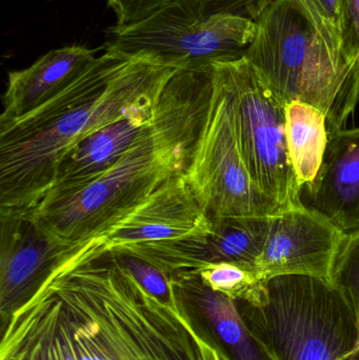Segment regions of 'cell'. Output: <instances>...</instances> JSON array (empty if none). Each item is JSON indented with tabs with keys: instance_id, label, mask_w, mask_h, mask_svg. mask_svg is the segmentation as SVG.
<instances>
[{
	"instance_id": "obj_1",
	"label": "cell",
	"mask_w": 359,
	"mask_h": 360,
	"mask_svg": "<svg viewBox=\"0 0 359 360\" xmlns=\"http://www.w3.org/2000/svg\"><path fill=\"white\" fill-rule=\"evenodd\" d=\"M0 360H221L109 254L55 271L1 326Z\"/></svg>"
},
{
	"instance_id": "obj_2",
	"label": "cell",
	"mask_w": 359,
	"mask_h": 360,
	"mask_svg": "<svg viewBox=\"0 0 359 360\" xmlns=\"http://www.w3.org/2000/svg\"><path fill=\"white\" fill-rule=\"evenodd\" d=\"M179 69L105 51L58 96L0 124V209H35L70 149L107 124L155 113Z\"/></svg>"
},
{
	"instance_id": "obj_3",
	"label": "cell",
	"mask_w": 359,
	"mask_h": 360,
	"mask_svg": "<svg viewBox=\"0 0 359 360\" xmlns=\"http://www.w3.org/2000/svg\"><path fill=\"white\" fill-rule=\"evenodd\" d=\"M212 79L213 65L179 69L149 126L109 171L75 194L30 210L42 230L67 248V259L168 180L185 174L210 103Z\"/></svg>"
},
{
	"instance_id": "obj_4",
	"label": "cell",
	"mask_w": 359,
	"mask_h": 360,
	"mask_svg": "<svg viewBox=\"0 0 359 360\" xmlns=\"http://www.w3.org/2000/svg\"><path fill=\"white\" fill-rule=\"evenodd\" d=\"M247 58L282 105L299 101L322 112L329 134L344 129L359 101V61L310 0H273L256 20Z\"/></svg>"
},
{
	"instance_id": "obj_5",
	"label": "cell",
	"mask_w": 359,
	"mask_h": 360,
	"mask_svg": "<svg viewBox=\"0 0 359 360\" xmlns=\"http://www.w3.org/2000/svg\"><path fill=\"white\" fill-rule=\"evenodd\" d=\"M237 302L249 329L275 360H359L358 316L327 279L272 277L263 304Z\"/></svg>"
},
{
	"instance_id": "obj_6",
	"label": "cell",
	"mask_w": 359,
	"mask_h": 360,
	"mask_svg": "<svg viewBox=\"0 0 359 360\" xmlns=\"http://www.w3.org/2000/svg\"><path fill=\"white\" fill-rule=\"evenodd\" d=\"M255 35L252 19L213 13L200 0H174L137 25L111 27L105 51L174 68L209 67L246 57Z\"/></svg>"
},
{
	"instance_id": "obj_7",
	"label": "cell",
	"mask_w": 359,
	"mask_h": 360,
	"mask_svg": "<svg viewBox=\"0 0 359 360\" xmlns=\"http://www.w3.org/2000/svg\"><path fill=\"white\" fill-rule=\"evenodd\" d=\"M229 91L249 175L280 211L303 205L287 146L284 105L247 57L213 63Z\"/></svg>"
},
{
	"instance_id": "obj_8",
	"label": "cell",
	"mask_w": 359,
	"mask_h": 360,
	"mask_svg": "<svg viewBox=\"0 0 359 360\" xmlns=\"http://www.w3.org/2000/svg\"><path fill=\"white\" fill-rule=\"evenodd\" d=\"M212 80L210 103L185 179L210 219L275 215L280 210L257 190L247 170L229 91L214 65Z\"/></svg>"
},
{
	"instance_id": "obj_9",
	"label": "cell",
	"mask_w": 359,
	"mask_h": 360,
	"mask_svg": "<svg viewBox=\"0 0 359 360\" xmlns=\"http://www.w3.org/2000/svg\"><path fill=\"white\" fill-rule=\"evenodd\" d=\"M272 216L219 217L202 236L139 243L119 250L128 252L171 275L197 272L209 264L229 262L255 271L269 235Z\"/></svg>"
},
{
	"instance_id": "obj_10",
	"label": "cell",
	"mask_w": 359,
	"mask_h": 360,
	"mask_svg": "<svg viewBox=\"0 0 359 360\" xmlns=\"http://www.w3.org/2000/svg\"><path fill=\"white\" fill-rule=\"evenodd\" d=\"M211 229L212 220L198 205L185 174L178 175L101 236L77 250L63 264L128 245L202 236Z\"/></svg>"
},
{
	"instance_id": "obj_11",
	"label": "cell",
	"mask_w": 359,
	"mask_h": 360,
	"mask_svg": "<svg viewBox=\"0 0 359 360\" xmlns=\"http://www.w3.org/2000/svg\"><path fill=\"white\" fill-rule=\"evenodd\" d=\"M67 248L53 240L30 210L0 209V321L29 302L67 262Z\"/></svg>"
},
{
	"instance_id": "obj_12",
	"label": "cell",
	"mask_w": 359,
	"mask_h": 360,
	"mask_svg": "<svg viewBox=\"0 0 359 360\" xmlns=\"http://www.w3.org/2000/svg\"><path fill=\"white\" fill-rule=\"evenodd\" d=\"M343 237L334 224L303 205L282 210L272 217L256 274L263 281L282 275L329 281Z\"/></svg>"
},
{
	"instance_id": "obj_13",
	"label": "cell",
	"mask_w": 359,
	"mask_h": 360,
	"mask_svg": "<svg viewBox=\"0 0 359 360\" xmlns=\"http://www.w3.org/2000/svg\"><path fill=\"white\" fill-rule=\"evenodd\" d=\"M169 276L179 314L221 360H275L249 329L237 300L209 287L197 273Z\"/></svg>"
},
{
	"instance_id": "obj_14",
	"label": "cell",
	"mask_w": 359,
	"mask_h": 360,
	"mask_svg": "<svg viewBox=\"0 0 359 360\" xmlns=\"http://www.w3.org/2000/svg\"><path fill=\"white\" fill-rule=\"evenodd\" d=\"M301 199L343 234L359 232V127L329 134L320 172Z\"/></svg>"
},
{
	"instance_id": "obj_15",
	"label": "cell",
	"mask_w": 359,
	"mask_h": 360,
	"mask_svg": "<svg viewBox=\"0 0 359 360\" xmlns=\"http://www.w3.org/2000/svg\"><path fill=\"white\" fill-rule=\"evenodd\" d=\"M154 115L124 118L76 143L59 162L52 186L39 205L75 194L105 174L134 145Z\"/></svg>"
},
{
	"instance_id": "obj_16",
	"label": "cell",
	"mask_w": 359,
	"mask_h": 360,
	"mask_svg": "<svg viewBox=\"0 0 359 360\" xmlns=\"http://www.w3.org/2000/svg\"><path fill=\"white\" fill-rule=\"evenodd\" d=\"M97 57L96 51L74 44L48 51L30 67L10 72L0 124L20 120L58 96Z\"/></svg>"
},
{
	"instance_id": "obj_17",
	"label": "cell",
	"mask_w": 359,
	"mask_h": 360,
	"mask_svg": "<svg viewBox=\"0 0 359 360\" xmlns=\"http://www.w3.org/2000/svg\"><path fill=\"white\" fill-rule=\"evenodd\" d=\"M289 158L301 188L310 186L320 172L329 141L324 114L303 101L285 105Z\"/></svg>"
},
{
	"instance_id": "obj_18",
	"label": "cell",
	"mask_w": 359,
	"mask_h": 360,
	"mask_svg": "<svg viewBox=\"0 0 359 360\" xmlns=\"http://www.w3.org/2000/svg\"><path fill=\"white\" fill-rule=\"evenodd\" d=\"M200 278L215 291L232 300L259 306L267 297V281L254 271L229 262L209 264L197 272Z\"/></svg>"
},
{
	"instance_id": "obj_19",
	"label": "cell",
	"mask_w": 359,
	"mask_h": 360,
	"mask_svg": "<svg viewBox=\"0 0 359 360\" xmlns=\"http://www.w3.org/2000/svg\"><path fill=\"white\" fill-rule=\"evenodd\" d=\"M118 266L126 271L149 295L177 310L170 276L157 266L124 250L107 252Z\"/></svg>"
},
{
	"instance_id": "obj_20",
	"label": "cell",
	"mask_w": 359,
	"mask_h": 360,
	"mask_svg": "<svg viewBox=\"0 0 359 360\" xmlns=\"http://www.w3.org/2000/svg\"><path fill=\"white\" fill-rule=\"evenodd\" d=\"M329 281L347 298L359 323V232L344 234Z\"/></svg>"
},
{
	"instance_id": "obj_21",
	"label": "cell",
	"mask_w": 359,
	"mask_h": 360,
	"mask_svg": "<svg viewBox=\"0 0 359 360\" xmlns=\"http://www.w3.org/2000/svg\"><path fill=\"white\" fill-rule=\"evenodd\" d=\"M174 0H107L116 14L114 30L126 29L151 17Z\"/></svg>"
},
{
	"instance_id": "obj_22",
	"label": "cell",
	"mask_w": 359,
	"mask_h": 360,
	"mask_svg": "<svg viewBox=\"0 0 359 360\" xmlns=\"http://www.w3.org/2000/svg\"><path fill=\"white\" fill-rule=\"evenodd\" d=\"M337 31L345 54L359 61V0H339Z\"/></svg>"
},
{
	"instance_id": "obj_23",
	"label": "cell",
	"mask_w": 359,
	"mask_h": 360,
	"mask_svg": "<svg viewBox=\"0 0 359 360\" xmlns=\"http://www.w3.org/2000/svg\"><path fill=\"white\" fill-rule=\"evenodd\" d=\"M209 10L218 14H231L256 20L273 0H200Z\"/></svg>"
},
{
	"instance_id": "obj_24",
	"label": "cell",
	"mask_w": 359,
	"mask_h": 360,
	"mask_svg": "<svg viewBox=\"0 0 359 360\" xmlns=\"http://www.w3.org/2000/svg\"><path fill=\"white\" fill-rule=\"evenodd\" d=\"M310 1L325 21L339 34L337 29H339V0H310Z\"/></svg>"
}]
</instances>
